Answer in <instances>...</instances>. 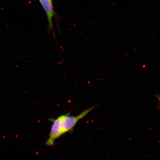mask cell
Listing matches in <instances>:
<instances>
[{"instance_id": "7a4b0ae2", "label": "cell", "mask_w": 160, "mask_h": 160, "mask_svg": "<svg viewBox=\"0 0 160 160\" xmlns=\"http://www.w3.org/2000/svg\"><path fill=\"white\" fill-rule=\"evenodd\" d=\"M39 1L47 15L48 20V30L50 32L52 31L53 32L55 38L52 21L53 17H56L57 15L54 9L52 0H39Z\"/></svg>"}, {"instance_id": "6da1fadb", "label": "cell", "mask_w": 160, "mask_h": 160, "mask_svg": "<svg viewBox=\"0 0 160 160\" xmlns=\"http://www.w3.org/2000/svg\"><path fill=\"white\" fill-rule=\"evenodd\" d=\"M95 107H92L85 110L75 117L70 116V113L59 116L55 119H50L53 122L48 139L46 142V144L48 146L54 144L57 139L71 131L75 127L80 119L87 115Z\"/></svg>"}]
</instances>
